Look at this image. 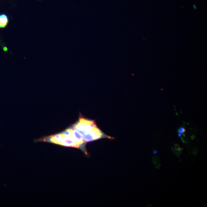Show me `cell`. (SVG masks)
Wrapping results in <instances>:
<instances>
[{"mask_svg":"<svg viewBox=\"0 0 207 207\" xmlns=\"http://www.w3.org/2000/svg\"><path fill=\"white\" fill-rule=\"evenodd\" d=\"M95 125L96 124L94 121L86 119L81 116L80 117L78 121L73 125L71 128L77 130L84 136L85 133L91 130Z\"/></svg>","mask_w":207,"mask_h":207,"instance_id":"obj_1","label":"cell"},{"mask_svg":"<svg viewBox=\"0 0 207 207\" xmlns=\"http://www.w3.org/2000/svg\"><path fill=\"white\" fill-rule=\"evenodd\" d=\"M110 138L101 131L100 129L95 125L91 130L88 131L84 135V140L86 143L87 142L93 141L102 138Z\"/></svg>","mask_w":207,"mask_h":207,"instance_id":"obj_2","label":"cell"},{"mask_svg":"<svg viewBox=\"0 0 207 207\" xmlns=\"http://www.w3.org/2000/svg\"><path fill=\"white\" fill-rule=\"evenodd\" d=\"M71 136L72 138L75 141L76 143L80 146L82 150H85L84 146L86 143L84 140V136L75 129L71 127Z\"/></svg>","mask_w":207,"mask_h":207,"instance_id":"obj_3","label":"cell"},{"mask_svg":"<svg viewBox=\"0 0 207 207\" xmlns=\"http://www.w3.org/2000/svg\"><path fill=\"white\" fill-rule=\"evenodd\" d=\"M62 134H63L62 137L61 138L59 145L64 146H68V147L77 148L78 149L81 148L80 146H79L75 141L73 140L71 136H64L63 133Z\"/></svg>","mask_w":207,"mask_h":207,"instance_id":"obj_4","label":"cell"},{"mask_svg":"<svg viewBox=\"0 0 207 207\" xmlns=\"http://www.w3.org/2000/svg\"><path fill=\"white\" fill-rule=\"evenodd\" d=\"M9 22V19L5 14H0V29H4L6 27Z\"/></svg>","mask_w":207,"mask_h":207,"instance_id":"obj_5","label":"cell"},{"mask_svg":"<svg viewBox=\"0 0 207 207\" xmlns=\"http://www.w3.org/2000/svg\"><path fill=\"white\" fill-rule=\"evenodd\" d=\"M152 163L154 165L159 164V162H160V158L158 156H153L152 159Z\"/></svg>","mask_w":207,"mask_h":207,"instance_id":"obj_6","label":"cell"},{"mask_svg":"<svg viewBox=\"0 0 207 207\" xmlns=\"http://www.w3.org/2000/svg\"><path fill=\"white\" fill-rule=\"evenodd\" d=\"M171 149L173 152H174V154L176 155L177 157H180V155L181 154V153H182L181 151H178L174 148H173L172 147L171 148Z\"/></svg>","mask_w":207,"mask_h":207,"instance_id":"obj_7","label":"cell"},{"mask_svg":"<svg viewBox=\"0 0 207 207\" xmlns=\"http://www.w3.org/2000/svg\"><path fill=\"white\" fill-rule=\"evenodd\" d=\"M186 131V130L185 128L183 127H180L178 130V133H181V134H183V133H185Z\"/></svg>","mask_w":207,"mask_h":207,"instance_id":"obj_8","label":"cell"},{"mask_svg":"<svg viewBox=\"0 0 207 207\" xmlns=\"http://www.w3.org/2000/svg\"><path fill=\"white\" fill-rule=\"evenodd\" d=\"M192 152L194 154L196 155L197 154V153H198V150L196 148H194L193 149Z\"/></svg>","mask_w":207,"mask_h":207,"instance_id":"obj_9","label":"cell"},{"mask_svg":"<svg viewBox=\"0 0 207 207\" xmlns=\"http://www.w3.org/2000/svg\"><path fill=\"white\" fill-rule=\"evenodd\" d=\"M196 138V136L195 135H193L191 136V140H195Z\"/></svg>","mask_w":207,"mask_h":207,"instance_id":"obj_10","label":"cell"},{"mask_svg":"<svg viewBox=\"0 0 207 207\" xmlns=\"http://www.w3.org/2000/svg\"><path fill=\"white\" fill-rule=\"evenodd\" d=\"M181 140H182L183 143H185V141H184L183 139V137H181Z\"/></svg>","mask_w":207,"mask_h":207,"instance_id":"obj_11","label":"cell"},{"mask_svg":"<svg viewBox=\"0 0 207 207\" xmlns=\"http://www.w3.org/2000/svg\"><path fill=\"white\" fill-rule=\"evenodd\" d=\"M157 153V151L154 150L153 151V154H156V153Z\"/></svg>","mask_w":207,"mask_h":207,"instance_id":"obj_12","label":"cell"},{"mask_svg":"<svg viewBox=\"0 0 207 207\" xmlns=\"http://www.w3.org/2000/svg\"><path fill=\"white\" fill-rule=\"evenodd\" d=\"M181 136H182V135H181V133H179V134L178 135V136L179 137H181Z\"/></svg>","mask_w":207,"mask_h":207,"instance_id":"obj_13","label":"cell"},{"mask_svg":"<svg viewBox=\"0 0 207 207\" xmlns=\"http://www.w3.org/2000/svg\"><path fill=\"white\" fill-rule=\"evenodd\" d=\"M193 8L195 9H196V5H193Z\"/></svg>","mask_w":207,"mask_h":207,"instance_id":"obj_14","label":"cell"},{"mask_svg":"<svg viewBox=\"0 0 207 207\" xmlns=\"http://www.w3.org/2000/svg\"><path fill=\"white\" fill-rule=\"evenodd\" d=\"M183 136H184V137H185V136H186V135L185 134H184V133H183Z\"/></svg>","mask_w":207,"mask_h":207,"instance_id":"obj_15","label":"cell"},{"mask_svg":"<svg viewBox=\"0 0 207 207\" xmlns=\"http://www.w3.org/2000/svg\"><path fill=\"white\" fill-rule=\"evenodd\" d=\"M176 114H177V115H178V113H177H177H176Z\"/></svg>","mask_w":207,"mask_h":207,"instance_id":"obj_16","label":"cell"}]
</instances>
